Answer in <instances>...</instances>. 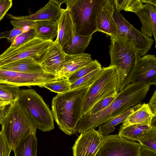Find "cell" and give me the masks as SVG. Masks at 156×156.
Instances as JSON below:
<instances>
[{"instance_id":"1","label":"cell","mask_w":156,"mask_h":156,"mask_svg":"<svg viewBox=\"0 0 156 156\" xmlns=\"http://www.w3.org/2000/svg\"><path fill=\"white\" fill-rule=\"evenodd\" d=\"M150 86L148 84L130 83L118 93L115 99L108 107L95 114L83 115L77 125V132L81 133L94 129L140 103L145 98Z\"/></svg>"},{"instance_id":"2","label":"cell","mask_w":156,"mask_h":156,"mask_svg":"<svg viewBox=\"0 0 156 156\" xmlns=\"http://www.w3.org/2000/svg\"><path fill=\"white\" fill-rule=\"evenodd\" d=\"M89 87H82L58 94L52 100L54 119L66 134L70 135L77 132V125L82 117L83 102Z\"/></svg>"},{"instance_id":"3","label":"cell","mask_w":156,"mask_h":156,"mask_svg":"<svg viewBox=\"0 0 156 156\" xmlns=\"http://www.w3.org/2000/svg\"><path fill=\"white\" fill-rule=\"evenodd\" d=\"M110 38V65L115 67L119 92L131 82L134 70L140 57L137 49L127 40L118 36Z\"/></svg>"},{"instance_id":"4","label":"cell","mask_w":156,"mask_h":156,"mask_svg":"<svg viewBox=\"0 0 156 156\" xmlns=\"http://www.w3.org/2000/svg\"><path fill=\"white\" fill-rule=\"evenodd\" d=\"M0 124V131L12 150L29 135L36 134V125L18 99L9 105Z\"/></svg>"},{"instance_id":"5","label":"cell","mask_w":156,"mask_h":156,"mask_svg":"<svg viewBox=\"0 0 156 156\" xmlns=\"http://www.w3.org/2000/svg\"><path fill=\"white\" fill-rule=\"evenodd\" d=\"M104 0H64L71 11L76 33L83 36L97 32V19Z\"/></svg>"},{"instance_id":"6","label":"cell","mask_w":156,"mask_h":156,"mask_svg":"<svg viewBox=\"0 0 156 156\" xmlns=\"http://www.w3.org/2000/svg\"><path fill=\"white\" fill-rule=\"evenodd\" d=\"M99 75L89 87L83 102L82 117L97 102L118 92V80L115 66L101 68Z\"/></svg>"},{"instance_id":"7","label":"cell","mask_w":156,"mask_h":156,"mask_svg":"<svg viewBox=\"0 0 156 156\" xmlns=\"http://www.w3.org/2000/svg\"><path fill=\"white\" fill-rule=\"evenodd\" d=\"M18 101L29 114L37 128L43 132L54 129L52 112L35 90H21Z\"/></svg>"},{"instance_id":"8","label":"cell","mask_w":156,"mask_h":156,"mask_svg":"<svg viewBox=\"0 0 156 156\" xmlns=\"http://www.w3.org/2000/svg\"><path fill=\"white\" fill-rule=\"evenodd\" d=\"M53 42L35 37L18 47H9L0 55V66L27 57L40 64L43 54Z\"/></svg>"},{"instance_id":"9","label":"cell","mask_w":156,"mask_h":156,"mask_svg":"<svg viewBox=\"0 0 156 156\" xmlns=\"http://www.w3.org/2000/svg\"><path fill=\"white\" fill-rule=\"evenodd\" d=\"M113 16L117 27L116 36L125 38L132 43L137 49L140 57L146 55L151 48L154 40L135 28L120 12L115 9Z\"/></svg>"},{"instance_id":"10","label":"cell","mask_w":156,"mask_h":156,"mask_svg":"<svg viewBox=\"0 0 156 156\" xmlns=\"http://www.w3.org/2000/svg\"><path fill=\"white\" fill-rule=\"evenodd\" d=\"M142 148L138 142L118 134L103 136L102 144L95 156H139Z\"/></svg>"},{"instance_id":"11","label":"cell","mask_w":156,"mask_h":156,"mask_svg":"<svg viewBox=\"0 0 156 156\" xmlns=\"http://www.w3.org/2000/svg\"><path fill=\"white\" fill-rule=\"evenodd\" d=\"M59 80L56 76L45 72L24 73L0 69V83L19 87L38 86Z\"/></svg>"},{"instance_id":"12","label":"cell","mask_w":156,"mask_h":156,"mask_svg":"<svg viewBox=\"0 0 156 156\" xmlns=\"http://www.w3.org/2000/svg\"><path fill=\"white\" fill-rule=\"evenodd\" d=\"M103 141V136L94 129L81 133L73 147V156H95Z\"/></svg>"},{"instance_id":"13","label":"cell","mask_w":156,"mask_h":156,"mask_svg":"<svg viewBox=\"0 0 156 156\" xmlns=\"http://www.w3.org/2000/svg\"><path fill=\"white\" fill-rule=\"evenodd\" d=\"M132 83L156 85V58L154 55L147 54L139 59L134 70Z\"/></svg>"},{"instance_id":"14","label":"cell","mask_w":156,"mask_h":156,"mask_svg":"<svg viewBox=\"0 0 156 156\" xmlns=\"http://www.w3.org/2000/svg\"><path fill=\"white\" fill-rule=\"evenodd\" d=\"M65 54L55 41L43 54L40 64L45 72L58 76L63 66Z\"/></svg>"},{"instance_id":"15","label":"cell","mask_w":156,"mask_h":156,"mask_svg":"<svg viewBox=\"0 0 156 156\" xmlns=\"http://www.w3.org/2000/svg\"><path fill=\"white\" fill-rule=\"evenodd\" d=\"M63 3L62 0H50L44 6L34 13L23 16H15L8 14L9 18L22 19L34 22L39 21H58L61 15V5Z\"/></svg>"},{"instance_id":"16","label":"cell","mask_w":156,"mask_h":156,"mask_svg":"<svg viewBox=\"0 0 156 156\" xmlns=\"http://www.w3.org/2000/svg\"><path fill=\"white\" fill-rule=\"evenodd\" d=\"M58 23V35L55 41L62 49L71 43L76 33L72 14L69 9H62Z\"/></svg>"},{"instance_id":"17","label":"cell","mask_w":156,"mask_h":156,"mask_svg":"<svg viewBox=\"0 0 156 156\" xmlns=\"http://www.w3.org/2000/svg\"><path fill=\"white\" fill-rule=\"evenodd\" d=\"M115 9L112 0H104L97 17V32L110 37L116 36L117 27L113 16Z\"/></svg>"},{"instance_id":"18","label":"cell","mask_w":156,"mask_h":156,"mask_svg":"<svg viewBox=\"0 0 156 156\" xmlns=\"http://www.w3.org/2000/svg\"><path fill=\"white\" fill-rule=\"evenodd\" d=\"M141 24V32L147 37H154L156 41V6L152 4H143L135 13Z\"/></svg>"},{"instance_id":"19","label":"cell","mask_w":156,"mask_h":156,"mask_svg":"<svg viewBox=\"0 0 156 156\" xmlns=\"http://www.w3.org/2000/svg\"><path fill=\"white\" fill-rule=\"evenodd\" d=\"M93 60L90 55L84 53L74 55L65 54L63 66L58 78L59 80L68 78L71 74Z\"/></svg>"},{"instance_id":"20","label":"cell","mask_w":156,"mask_h":156,"mask_svg":"<svg viewBox=\"0 0 156 156\" xmlns=\"http://www.w3.org/2000/svg\"><path fill=\"white\" fill-rule=\"evenodd\" d=\"M0 69L28 73L45 72L40 64L30 57H27L0 66Z\"/></svg>"},{"instance_id":"21","label":"cell","mask_w":156,"mask_h":156,"mask_svg":"<svg viewBox=\"0 0 156 156\" xmlns=\"http://www.w3.org/2000/svg\"><path fill=\"white\" fill-rule=\"evenodd\" d=\"M35 37L53 41L58 33V21H39L35 22L33 28Z\"/></svg>"},{"instance_id":"22","label":"cell","mask_w":156,"mask_h":156,"mask_svg":"<svg viewBox=\"0 0 156 156\" xmlns=\"http://www.w3.org/2000/svg\"><path fill=\"white\" fill-rule=\"evenodd\" d=\"M154 115L148 104L144 103L141 107L132 114L122 122L120 128L124 127L134 124H141L151 125Z\"/></svg>"},{"instance_id":"23","label":"cell","mask_w":156,"mask_h":156,"mask_svg":"<svg viewBox=\"0 0 156 156\" xmlns=\"http://www.w3.org/2000/svg\"><path fill=\"white\" fill-rule=\"evenodd\" d=\"M153 126L141 124L120 128L118 135L126 139L139 141Z\"/></svg>"},{"instance_id":"24","label":"cell","mask_w":156,"mask_h":156,"mask_svg":"<svg viewBox=\"0 0 156 156\" xmlns=\"http://www.w3.org/2000/svg\"><path fill=\"white\" fill-rule=\"evenodd\" d=\"M141 105L140 103L131 107L119 115L101 125L99 126L98 132L103 136L107 135L113 132L115 129V126L126 121L132 114L141 107Z\"/></svg>"},{"instance_id":"25","label":"cell","mask_w":156,"mask_h":156,"mask_svg":"<svg viewBox=\"0 0 156 156\" xmlns=\"http://www.w3.org/2000/svg\"><path fill=\"white\" fill-rule=\"evenodd\" d=\"M37 139L31 134L22 140L13 150L15 156H37Z\"/></svg>"},{"instance_id":"26","label":"cell","mask_w":156,"mask_h":156,"mask_svg":"<svg viewBox=\"0 0 156 156\" xmlns=\"http://www.w3.org/2000/svg\"><path fill=\"white\" fill-rule=\"evenodd\" d=\"M92 35L83 36L76 33L71 43L62 49L64 53L69 55H74L84 53L90 44Z\"/></svg>"},{"instance_id":"27","label":"cell","mask_w":156,"mask_h":156,"mask_svg":"<svg viewBox=\"0 0 156 156\" xmlns=\"http://www.w3.org/2000/svg\"><path fill=\"white\" fill-rule=\"evenodd\" d=\"M20 90V87L0 83V97L10 103L18 99Z\"/></svg>"},{"instance_id":"28","label":"cell","mask_w":156,"mask_h":156,"mask_svg":"<svg viewBox=\"0 0 156 156\" xmlns=\"http://www.w3.org/2000/svg\"><path fill=\"white\" fill-rule=\"evenodd\" d=\"M112 2L115 9L118 11L123 10L135 13L143 5L141 0H112Z\"/></svg>"},{"instance_id":"29","label":"cell","mask_w":156,"mask_h":156,"mask_svg":"<svg viewBox=\"0 0 156 156\" xmlns=\"http://www.w3.org/2000/svg\"><path fill=\"white\" fill-rule=\"evenodd\" d=\"M101 65L97 60H93L87 65L71 74L68 78L71 84L78 79L95 70L101 68Z\"/></svg>"},{"instance_id":"30","label":"cell","mask_w":156,"mask_h":156,"mask_svg":"<svg viewBox=\"0 0 156 156\" xmlns=\"http://www.w3.org/2000/svg\"><path fill=\"white\" fill-rule=\"evenodd\" d=\"M101 70V68L78 79L70 85V90L82 87H90L98 77Z\"/></svg>"},{"instance_id":"31","label":"cell","mask_w":156,"mask_h":156,"mask_svg":"<svg viewBox=\"0 0 156 156\" xmlns=\"http://www.w3.org/2000/svg\"><path fill=\"white\" fill-rule=\"evenodd\" d=\"M71 84L68 78H66L49 82L43 87L58 94H64L70 91Z\"/></svg>"},{"instance_id":"32","label":"cell","mask_w":156,"mask_h":156,"mask_svg":"<svg viewBox=\"0 0 156 156\" xmlns=\"http://www.w3.org/2000/svg\"><path fill=\"white\" fill-rule=\"evenodd\" d=\"M139 142L142 147L156 152V126L152 127Z\"/></svg>"},{"instance_id":"33","label":"cell","mask_w":156,"mask_h":156,"mask_svg":"<svg viewBox=\"0 0 156 156\" xmlns=\"http://www.w3.org/2000/svg\"><path fill=\"white\" fill-rule=\"evenodd\" d=\"M118 93L101 99L98 101L94 105L86 114L92 115L95 114L108 107L115 99Z\"/></svg>"},{"instance_id":"34","label":"cell","mask_w":156,"mask_h":156,"mask_svg":"<svg viewBox=\"0 0 156 156\" xmlns=\"http://www.w3.org/2000/svg\"><path fill=\"white\" fill-rule=\"evenodd\" d=\"M35 37V33L33 28L23 32L17 36L11 43L10 47H18Z\"/></svg>"},{"instance_id":"35","label":"cell","mask_w":156,"mask_h":156,"mask_svg":"<svg viewBox=\"0 0 156 156\" xmlns=\"http://www.w3.org/2000/svg\"><path fill=\"white\" fill-rule=\"evenodd\" d=\"M12 20L10 23L13 28L22 29L23 32L33 28L35 23L34 21L22 19H14Z\"/></svg>"},{"instance_id":"36","label":"cell","mask_w":156,"mask_h":156,"mask_svg":"<svg viewBox=\"0 0 156 156\" xmlns=\"http://www.w3.org/2000/svg\"><path fill=\"white\" fill-rule=\"evenodd\" d=\"M12 151L5 136L0 131V156H9Z\"/></svg>"},{"instance_id":"37","label":"cell","mask_w":156,"mask_h":156,"mask_svg":"<svg viewBox=\"0 0 156 156\" xmlns=\"http://www.w3.org/2000/svg\"><path fill=\"white\" fill-rule=\"evenodd\" d=\"M12 5L11 0H0V21L3 18Z\"/></svg>"},{"instance_id":"38","label":"cell","mask_w":156,"mask_h":156,"mask_svg":"<svg viewBox=\"0 0 156 156\" xmlns=\"http://www.w3.org/2000/svg\"><path fill=\"white\" fill-rule=\"evenodd\" d=\"M23 32L22 29L18 28H14L10 31L9 34L7 38V41L10 42H12L15 38Z\"/></svg>"},{"instance_id":"39","label":"cell","mask_w":156,"mask_h":156,"mask_svg":"<svg viewBox=\"0 0 156 156\" xmlns=\"http://www.w3.org/2000/svg\"><path fill=\"white\" fill-rule=\"evenodd\" d=\"M148 106L154 115L156 116V91L155 90L151 97L148 103Z\"/></svg>"},{"instance_id":"40","label":"cell","mask_w":156,"mask_h":156,"mask_svg":"<svg viewBox=\"0 0 156 156\" xmlns=\"http://www.w3.org/2000/svg\"><path fill=\"white\" fill-rule=\"evenodd\" d=\"M139 156H156V152L142 147L140 152Z\"/></svg>"},{"instance_id":"41","label":"cell","mask_w":156,"mask_h":156,"mask_svg":"<svg viewBox=\"0 0 156 156\" xmlns=\"http://www.w3.org/2000/svg\"><path fill=\"white\" fill-rule=\"evenodd\" d=\"M7 109L6 106L0 107V124L5 115Z\"/></svg>"},{"instance_id":"42","label":"cell","mask_w":156,"mask_h":156,"mask_svg":"<svg viewBox=\"0 0 156 156\" xmlns=\"http://www.w3.org/2000/svg\"><path fill=\"white\" fill-rule=\"evenodd\" d=\"M10 31H7L0 33V39L4 38H7L9 34Z\"/></svg>"},{"instance_id":"43","label":"cell","mask_w":156,"mask_h":156,"mask_svg":"<svg viewBox=\"0 0 156 156\" xmlns=\"http://www.w3.org/2000/svg\"><path fill=\"white\" fill-rule=\"evenodd\" d=\"M143 3H149L156 6V0H141Z\"/></svg>"},{"instance_id":"44","label":"cell","mask_w":156,"mask_h":156,"mask_svg":"<svg viewBox=\"0 0 156 156\" xmlns=\"http://www.w3.org/2000/svg\"><path fill=\"white\" fill-rule=\"evenodd\" d=\"M11 103L6 101L0 97V107L6 106Z\"/></svg>"}]
</instances>
